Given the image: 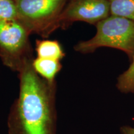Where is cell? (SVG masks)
Here are the masks:
<instances>
[{"instance_id":"cell-4","label":"cell","mask_w":134,"mask_h":134,"mask_svg":"<svg viewBox=\"0 0 134 134\" xmlns=\"http://www.w3.org/2000/svg\"><path fill=\"white\" fill-rule=\"evenodd\" d=\"M29 36L18 20L0 21V58L13 71L19 72L34 60Z\"/></svg>"},{"instance_id":"cell-1","label":"cell","mask_w":134,"mask_h":134,"mask_svg":"<svg viewBox=\"0 0 134 134\" xmlns=\"http://www.w3.org/2000/svg\"><path fill=\"white\" fill-rule=\"evenodd\" d=\"M32 61L18 72L19 95L10 109L8 133L57 134L56 83L40 76L33 68Z\"/></svg>"},{"instance_id":"cell-5","label":"cell","mask_w":134,"mask_h":134,"mask_svg":"<svg viewBox=\"0 0 134 134\" xmlns=\"http://www.w3.org/2000/svg\"><path fill=\"white\" fill-rule=\"evenodd\" d=\"M109 16L108 0H71L58 18L56 27L65 28L76 21L97 24Z\"/></svg>"},{"instance_id":"cell-10","label":"cell","mask_w":134,"mask_h":134,"mask_svg":"<svg viewBox=\"0 0 134 134\" xmlns=\"http://www.w3.org/2000/svg\"><path fill=\"white\" fill-rule=\"evenodd\" d=\"M18 13L14 0H0V21L16 19Z\"/></svg>"},{"instance_id":"cell-7","label":"cell","mask_w":134,"mask_h":134,"mask_svg":"<svg viewBox=\"0 0 134 134\" xmlns=\"http://www.w3.org/2000/svg\"><path fill=\"white\" fill-rule=\"evenodd\" d=\"M37 57L59 60L65 57L60 43L52 40H37L36 42Z\"/></svg>"},{"instance_id":"cell-9","label":"cell","mask_w":134,"mask_h":134,"mask_svg":"<svg viewBox=\"0 0 134 134\" xmlns=\"http://www.w3.org/2000/svg\"><path fill=\"white\" fill-rule=\"evenodd\" d=\"M132 62L127 70L119 76L117 88L122 93L134 94V54Z\"/></svg>"},{"instance_id":"cell-8","label":"cell","mask_w":134,"mask_h":134,"mask_svg":"<svg viewBox=\"0 0 134 134\" xmlns=\"http://www.w3.org/2000/svg\"><path fill=\"white\" fill-rule=\"evenodd\" d=\"M110 15L134 21V0H108Z\"/></svg>"},{"instance_id":"cell-3","label":"cell","mask_w":134,"mask_h":134,"mask_svg":"<svg viewBox=\"0 0 134 134\" xmlns=\"http://www.w3.org/2000/svg\"><path fill=\"white\" fill-rule=\"evenodd\" d=\"M67 0H14L17 20L29 34L47 37L57 29V22Z\"/></svg>"},{"instance_id":"cell-12","label":"cell","mask_w":134,"mask_h":134,"mask_svg":"<svg viewBox=\"0 0 134 134\" xmlns=\"http://www.w3.org/2000/svg\"><path fill=\"white\" fill-rule=\"evenodd\" d=\"M70 1H71V0H70Z\"/></svg>"},{"instance_id":"cell-11","label":"cell","mask_w":134,"mask_h":134,"mask_svg":"<svg viewBox=\"0 0 134 134\" xmlns=\"http://www.w3.org/2000/svg\"><path fill=\"white\" fill-rule=\"evenodd\" d=\"M120 130L121 134H134V127L129 125H124Z\"/></svg>"},{"instance_id":"cell-6","label":"cell","mask_w":134,"mask_h":134,"mask_svg":"<svg viewBox=\"0 0 134 134\" xmlns=\"http://www.w3.org/2000/svg\"><path fill=\"white\" fill-rule=\"evenodd\" d=\"M33 68L37 74L50 83L55 82V76L60 71L62 65L60 61L47 58H34L32 63Z\"/></svg>"},{"instance_id":"cell-2","label":"cell","mask_w":134,"mask_h":134,"mask_svg":"<svg viewBox=\"0 0 134 134\" xmlns=\"http://www.w3.org/2000/svg\"><path fill=\"white\" fill-rule=\"evenodd\" d=\"M96 34L88 41H81L74 47L81 53H92L106 47L124 52L130 58L134 54V21L110 15L96 24Z\"/></svg>"}]
</instances>
